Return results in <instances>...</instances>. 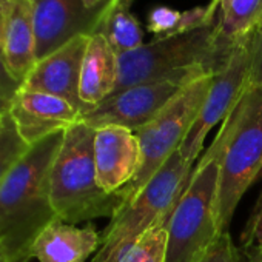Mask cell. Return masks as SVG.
<instances>
[{
	"label": "cell",
	"instance_id": "21",
	"mask_svg": "<svg viewBox=\"0 0 262 262\" xmlns=\"http://www.w3.org/2000/svg\"><path fill=\"white\" fill-rule=\"evenodd\" d=\"M182 11H178L171 7H155L147 16V30L155 36V39L176 36L179 31Z\"/></svg>",
	"mask_w": 262,
	"mask_h": 262
},
{
	"label": "cell",
	"instance_id": "13",
	"mask_svg": "<svg viewBox=\"0 0 262 262\" xmlns=\"http://www.w3.org/2000/svg\"><path fill=\"white\" fill-rule=\"evenodd\" d=\"M88 40L90 36H79L39 60L25 79L24 88L57 96L83 114L85 108L79 97V83Z\"/></svg>",
	"mask_w": 262,
	"mask_h": 262
},
{
	"label": "cell",
	"instance_id": "9",
	"mask_svg": "<svg viewBox=\"0 0 262 262\" xmlns=\"http://www.w3.org/2000/svg\"><path fill=\"white\" fill-rule=\"evenodd\" d=\"M106 4L90 8L83 0H33L37 62L79 36L96 34Z\"/></svg>",
	"mask_w": 262,
	"mask_h": 262
},
{
	"label": "cell",
	"instance_id": "3",
	"mask_svg": "<svg viewBox=\"0 0 262 262\" xmlns=\"http://www.w3.org/2000/svg\"><path fill=\"white\" fill-rule=\"evenodd\" d=\"M94 133L82 120L65 129L51 168V204L57 217L68 224L113 217L123 205L122 191L108 194L97 184Z\"/></svg>",
	"mask_w": 262,
	"mask_h": 262
},
{
	"label": "cell",
	"instance_id": "8",
	"mask_svg": "<svg viewBox=\"0 0 262 262\" xmlns=\"http://www.w3.org/2000/svg\"><path fill=\"white\" fill-rule=\"evenodd\" d=\"M257 36L259 34L241 43L233 51L228 62L213 74L211 85L199 116L179 148L191 162L198 159L211 128L221 120H225L248 86Z\"/></svg>",
	"mask_w": 262,
	"mask_h": 262
},
{
	"label": "cell",
	"instance_id": "1",
	"mask_svg": "<svg viewBox=\"0 0 262 262\" xmlns=\"http://www.w3.org/2000/svg\"><path fill=\"white\" fill-rule=\"evenodd\" d=\"M65 131L30 147L0 184V245L8 262H28L39 234L57 217L50 176Z\"/></svg>",
	"mask_w": 262,
	"mask_h": 262
},
{
	"label": "cell",
	"instance_id": "17",
	"mask_svg": "<svg viewBox=\"0 0 262 262\" xmlns=\"http://www.w3.org/2000/svg\"><path fill=\"white\" fill-rule=\"evenodd\" d=\"M208 25L230 50L262 31V0H210Z\"/></svg>",
	"mask_w": 262,
	"mask_h": 262
},
{
	"label": "cell",
	"instance_id": "27",
	"mask_svg": "<svg viewBox=\"0 0 262 262\" xmlns=\"http://www.w3.org/2000/svg\"><path fill=\"white\" fill-rule=\"evenodd\" d=\"M85 5L90 7V8H96V7H100L102 4H105L106 0H83Z\"/></svg>",
	"mask_w": 262,
	"mask_h": 262
},
{
	"label": "cell",
	"instance_id": "7",
	"mask_svg": "<svg viewBox=\"0 0 262 262\" xmlns=\"http://www.w3.org/2000/svg\"><path fill=\"white\" fill-rule=\"evenodd\" d=\"M211 76H204L182 86L176 96L142 128L136 131L142 161L136 178L122 191L123 204L133 199L162 168L168 158L181 148L205 102Z\"/></svg>",
	"mask_w": 262,
	"mask_h": 262
},
{
	"label": "cell",
	"instance_id": "14",
	"mask_svg": "<svg viewBox=\"0 0 262 262\" xmlns=\"http://www.w3.org/2000/svg\"><path fill=\"white\" fill-rule=\"evenodd\" d=\"M0 45L13 74L25 82L37 63L33 0H0Z\"/></svg>",
	"mask_w": 262,
	"mask_h": 262
},
{
	"label": "cell",
	"instance_id": "15",
	"mask_svg": "<svg viewBox=\"0 0 262 262\" xmlns=\"http://www.w3.org/2000/svg\"><path fill=\"white\" fill-rule=\"evenodd\" d=\"M99 247L100 234L93 224L77 227L56 219L33 244L31 257L37 262H86Z\"/></svg>",
	"mask_w": 262,
	"mask_h": 262
},
{
	"label": "cell",
	"instance_id": "18",
	"mask_svg": "<svg viewBox=\"0 0 262 262\" xmlns=\"http://www.w3.org/2000/svg\"><path fill=\"white\" fill-rule=\"evenodd\" d=\"M133 0H108L96 34L105 37L117 56L144 45V28L131 11Z\"/></svg>",
	"mask_w": 262,
	"mask_h": 262
},
{
	"label": "cell",
	"instance_id": "20",
	"mask_svg": "<svg viewBox=\"0 0 262 262\" xmlns=\"http://www.w3.org/2000/svg\"><path fill=\"white\" fill-rule=\"evenodd\" d=\"M30 150V145L20 138L10 114L4 116L0 126V184L5 181L13 167Z\"/></svg>",
	"mask_w": 262,
	"mask_h": 262
},
{
	"label": "cell",
	"instance_id": "22",
	"mask_svg": "<svg viewBox=\"0 0 262 262\" xmlns=\"http://www.w3.org/2000/svg\"><path fill=\"white\" fill-rule=\"evenodd\" d=\"M22 88L24 82L19 80L10 70L2 51V45H0V116H7L10 113Z\"/></svg>",
	"mask_w": 262,
	"mask_h": 262
},
{
	"label": "cell",
	"instance_id": "26",
	"mask_svg": "<svg viewBox=\"0 0 262 262\" xmlns=\"http://www.w3.org/2000/svg\"><path fill=\"white\" fill-rule=\"evenodd\" d=\"M244 262H262V254L260 253H245Z\"/></svg>",
	"mask_w": 262,
	"mask_h": 262
},
{
	"label": "cell",
	"instance_id": "25",
	"mask_svg": "<svg viewBox=\"0 0 262 262\" xmlns=\"http://www.w3.org/2000/svg\"><path fill=\"white\" fill-rule=\"evenodd\" d=\"M250 83L262 85V31L259 33L257 42H256V51H254V57H253Z\"/></svg>",
	"mask_w": 262,
	"mask_h": 262
},
{
	"label": "cell",
	"instance_id": "6",
	"mask_svg": "<svg viewBox=\"0 0 262 262\" xmlns=\"http://www.w3.org/2000/svg\"><path fill=\"white\" fill-rule=\"evenodd\" d=\"M193 162L176 150L150 182L111 217L93 262H117L158 221L168 216L187 188Z\"/></svg>",
	"mask_w": 262,
	"mask_h": 262
},
{
	"label": "cell",
	"instance_id": "16",
	"mask_svg": "<svg viewBox=\"0 0 262 262\" xmlns=\"http://www.w3.org/2000/svg\"><path fill=\"white\" fill-rule=\"evenodd\" d=\"M117 79L119 56L113 51L103 36H90L79 83V97L85 113L100 105L116 91Z\"/></svg>",
	"mask_w": 262,
	"mask_h": 262
},
{
	"label": "cell",
	"instance_id": "4",
	"mask_svg": "<svg viewBox=\"0 0 262 262\" xmlns=\"http://www.w3.org/2000/svg\"><path fill=\"white\" fill-rule=\"evenodd\" d=\"M219 135L217 222L221 233H228L236 207L262 173V85L248 83Z\"/></svg>",
	"mask_w": 262,
	"mask_h": 262
},
{
	"label": "cell",
	"instance_id": "29",
	"mask_svg": "<svg viewBox=\"0 0 262 262\" xmlns=\"http://www.w3.org/2000/svg\"><path fill=\"white\" fill-rule=\"evenodd\" d=\"M2 120H4V116H0V126H2Z\"/></svg>",
	"mask_w": 262,
	"mask_h": 262
},
{
	"label": "cell",
	"instance_id": "11",
	"mask_svg": "<svg viewBox=\"0 0 262 262\" xmlns=\"http://www.w3.org/2000/svg\"><path fill=\"white\" fill-rule=\"evenodd\" d=\"M142 153L135 131L102 126L94 133V165L100 188L114 194L131 184L141 168Z\"/></svg>",
	"mask_w": 262,
	"mask_h": 262
},
{
	"label": "cell",
	"instance_id": "19",
	"mask_svg": "<svg viewBox=\"0 0 262 262\" xmlns=\"http://www.w3.org/2000/svg\"><path fill=\"white\" fill-rule=\"evenodd\" d=\"M171 213L158 221L151 228H148L120 256L117 262H165L168 244L167 225Z\"/></svg>",
	"mask_w": 262,
	"mask_h": 262
},
{
	"label": "cell",
	"instance_id": "28",
	"mask_svg": "<svg viewBox=\"0 0 262 262\" xmlns=\"http://www.w3.org/2000/svg\"><path fill=\"white\" fill-rule=\"evenodd\" d=\"M0 262H8V259H7V256H5V251H4L2 245H0Z\"/></svg>",
	"mask_w": 262,
	"mask_h": 262
},
{
	"label": "cell",
	"instance_id": "12",
	"mask_svg": "<svg viewBox=\"0 0 262 262\" xmlns=\"http://www.w3.org/2000/svg\"><path fill=\"white\" fill-rule=\"evenodd\" d=\"M8 114L17 133L30 147L54 133L68 129L82 119V113L70 102L27 88L20 90Z\"/></svg>",
	"mask_w": 262,
	"mask_h": 262
},
{
	"label": "cell",
	"instance_id": "5",
	"mask_svg": "<svg viewBox=\"0 0 262 262\" xmlns=\"http://www.w3.org/2000/svg\"><path fill=\"white\" fill-rule=\"evenodd\" d=\"M221 151L222 136L217 133L171 211L165 262H201L224 234L217 222Z\"/></svg>",
	"mask_w": 262,
	"mask_h": 262
},
{
	"label": "cell",
	"instance_id": "24",
	"mask_svg": "<svg viewBox=\"0 0 262 262\" xmlns=\"http://www.w3.org/2000/svg\"><path fill=\"white\" fill-rule=\"evenodd\" d=\"M201 262H244L230 233H224L208 250Z\"/></svg>",
	"mask_w": 262,
	"mask_h": 262
},
{
	"label": "cell",
	"instance_id": "2",
	"mask_svg": "<svg viewBox=\"0 0 262 262\" xmlns=\"http://www.w3.org/2000/svg\"><path fill=\"white\" fill-rule=\"evenodd\" d=\"M233 51L217 39L211 25L185 34L153 39L119 56V79L114 93L156 82L185 86L196 79L217 73Z\"/></svg>",
	"mask_w": 262,
	"mask_h": 262
},
{
	"label": "cell",
	"instance_id": "10",
	"mask_svg": "<svg viewBox=\"0 0 262 262\" xmlns=\"http://www.w3.org/2000/svg\"><path fill=\"white\" fill-rule=\"evenodd\" d=\"M173 82L141 83L111 94L100 105L82 114V122L97 129L102 126H123L136 131L148 123L181 90Z\"/></svg>",
	"mask_w": 262,
	"mask_h": 262
},
{
	"label": "cell",
	"instance_id": "23",
	"mask_svg": "<svg viewBox=\"0 0 262 262\" xmlns=\"http://www.w3.org/2000/svg\"><path fill=\"white\" fill-rule=\"evenodd\" d=\"M244 253H260L262 254V191L257 202L248 217L245 228L241 236Z\"/></svg>",
	"mask_w": 262,
	"mask_h": 262
}]
</instances>
